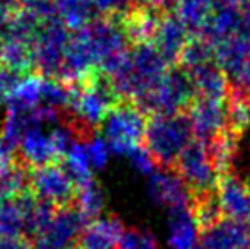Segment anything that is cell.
<instances>
[{"instance_id": "11", "label": "cell", "mask_w": 250, "mask_h": 249, "mask_svg": "<svg viewBox=\"0 0 250 249\" xmlns=\"http://www.w3.org/2000/svg\"><path fill=\"white\" fill-rule=\"evenodd\" d=\"M201 249H250L247 227L245 224L223 217L201 230Z\"/></svg>"}, {"instance_id": "19", "label": "cell", "mask_w": 250, "mask_h": 249, "mask_svg": "<svg viewBox=\"0 0 250 249\" xmlns=\"http://www.w3.org/2000/svg\"><path fill=\"white\" fill-rule=\"evenodd\" d=\"M247 230H249V239H250V220L247 222Z\"/></svg>"}, {"instance_id": "18", "label": "cell", "mask_w": 250, "mask_h": 249, "mask_svg": "<svg viewBox=\"0 0 250 249\" xmlns=\"http://www.w3.org/2000/svg\"><path fill=\"white\" fill-rule=\"evenodd\" d=\"M126 157H128L129 162L133 164V167H135L136 171L146 174V176H150V174L157 169V162H155L153 156L148 152V149H146L145 145L135 147V149L126 154Z\"/></svg>"}, {"instance_id": "12", "label": "cell", "mask_w": 250, "mask_h": 249, "mask_svg": "<svg viewBox=\"0 0 250 249\" xmlns=\"http://www.w3.org/2000/svg\"><path fill=\"white\" fill-rule=\"evenodd\" d=\"M125 226L118 217H99L83 227L75 249H118Z\"/></svg>"}, {"instance_id": "8", "label": "cell", "mask_w": 250, "mask_h": 249, "mask_svg": "<svg viewBox=\"0 0 250 249\" xmlns=\"http://www.w3.org/2000/svg\"><path fill=\"white\" fill-rule=\"evenodd\" d=\"M148 196L157 205L168 210L192 205V193L177 171L172 167H157L148 176Z\"/></svg>"}, {"instance_id": "16", "label": "cell", "mask_w": 250, "mask_h": 249, "mask_svg": "<svg viewBox=\"0 0 250 249\" xmlns=\"http://www.w3.org/2000/svg\"><path fill=\"white\" fill-rule=\"evenodd\" d=\"M85 142V149H87V156H89L90 166H92L94 171L102 169V167L107 164L109 157H111V147L105 142V138L102 135H97V133H90L89 136L83 138Z\"/></svg>"}, {"instance_id": "10", "label": "cell", "mask_w": 250, "mask_h": 249, "mask_svg": "<svg viewBox=\"0 0 250 249\" xmlns=\"http://www.w3.org/2000/svg\"><path fill=\"white\" fill-rule=\"evenodd\" d=\"M216 198L223 217L235 222L250 220V184L231 173H225L216 186Z\"/></svg>"}, {"instance_id": "20", "label": "cell", "mask_w": 250, "mask_h": 249, "mask_svg": "<svg viewBox=\"0 0 250 249\" xmlns=\"http://www.w3.org/2000/svg\"><path fill=\"white\" fill-rule=\"evenodd\" d=\"M0 237H2V236H0Z\"/></svg>"}, {"instance_id": "14", "label": "cell", "mask_w": 250, "mask_h": 249, "mask_svg": "<svg viewBox=\"0 0 250 249\" xmlns=\"http://www.w3.org/2000/svg\"><path fill=\"white\" fill-rule=\"evenodd\" d=\"M192 84L196 89V97L214 101H227L230 94V86L225 72L220 65H214L213 62L199 65L196 68L189 70Z\"/></svg>"}, {"instance_id": "7", "label": "cell", "mask_w": 250, "mask_h": 249, "mask_svg": "<svg viewBox=\"0 0 250 249\" xmlns=\"http://www.w3.org/2000/svg\"><path fill=\"white\" fill-rule=\"evenodd\" d=\"M188 111L196 140L209 143L228 128V101L196 97Z\"/></svg>"}, {"instance_id": "2", "label": "cell", "mask_w": 250, "mask_h": 249, "mask_svg": "<svg viewBox=\"0 0 250 249\" xmlns=\"http://www.w3.org/2000/svg\"><path fill=\"white\" fill-rule=\"evenodd\" d=\"M148 116L138 103L131 99L119 101L99 125L101 135L112 152L128 154L135 147L143 145Z\"/></svg>"}, {"instance_id": "9", "label": "cell", "mask_w": 250, "mask_h": 249, "mask_svg": "<svg viewBox=\"0 0 250 249\" xmlns=\"http://www.w3.org/2000/svg\"><path fill=\"white\" fill-rule=\"evenodd\" d=\"M62 154L56 145L51 126H33L22 135L19 142V162L26 167L46 166L60 162Z\"/></svg>"}, {"instance_id": "1", "label": "cell", "mask_w": 250, "mask_h": 249, "mask_svg": "<svg viewBox=\"0 0 250 249\" xmlns=\"http://www.w3.org/2000/svg\"><path fill=\"white\" fill-rule=\"evenodd\" d=\"M191 120L186 113L150 114L145 132V147L157 166L172 167L192 142Z\"/></svg>"}, {"instance_id": "17", "label": "cell", "mask_w": 250, "mask_h": 249, "mask_svg": "<svg viewBox=\"0 0 250 249\" xmlns=\"http://www.w3.org/2000/svg\"><path fill=\"white\" fill-rule=\"evenodd\" d=\"M118 249H158V244L150 230L125 229Z\"/></svg>"}, {"instance_id": "15", "label": "cell", "mask_w": 250, "mask_h": 249, "mask_svg": "<svg viewBox=\"0 0 250 249\" xmlns=\"http://www.w3.org/2000/svg\"><path fill=\"white\" fill-rule=\"evenodd\" d=\"M105 196L104 189L96 180H89L77 186V195L73 200V205L83 213L89 220L99 219L102 210H104Z\"/></svg>"}, {"instance_id": "5", "label": "cell", "mask_w": 250, "mask_h": 249, "mask_svg": "<svg viewBox=\"0 0 250 249\" xmlns=\"http://www.w3.org/2000/svg\"><path fill=\"white\" fill-rule=\"evenodd\" d=\"M90 220L77 208L75 205H66L56 208L55 215L46 226V229L34 237V249H75L77 241L83 227Z\"/></svg>"}, {"instance_id": "13", "label": "cell", "mask_w": 250, "mask_h": 249, "mask_svg": "<svg viewBox=\"0 0 250 249\" xmlns=\"http://www.w3.org/2000/svg\"><path fill=\"white\" fill-rule=\"evenodd\" d=\"M168 244L172 249H201V229L191 206L168 210Z\"/></svg>"}, {"instance_id": "4", "label": "cell", "mask_w": 250, "mask_h": 249, "mask_svg": "<svg viewBox=\"0 0 250 249\" xmlns=\"http://www.w3.org/2000/svg\"><path fill=\"white\" fill-rule=\"evenodd\" d=\"M196 99V89L189 73L172 72L162 77L140 106L150 114L184 113Z\"/></svg>"}, {"instance_id": "6", "label": "cell", "mask_w": 250, "mask_h": 249, "mask_svg": "<svg viewBox=\"0 0 250 249\" xmlns=\"http://www.w3.org/2000/svg\"><path fill=\"white\" fill-rule=\"evenodd\" d=\"M29 189L36 198L55 205L56 208L73 205L77 184L60 162L29 169Z\"/></svg>"}, {"instance_id": "3", "label": "cell", "mask_w": 250, "mask_h": 249, "mask_svg": "<svg viewBox=\"0 0 250 249\" xmlns=\"http://www.w3.org/2000/svg\"><path fill=\"white\" fill-rule=\"evenodd\" d=\"M175 171L184 180L192 196L214 193L221 174L218 171L208 143L201 140H192L188 149L181 154L175 162Z\"/></svg>"}]
</instances>
